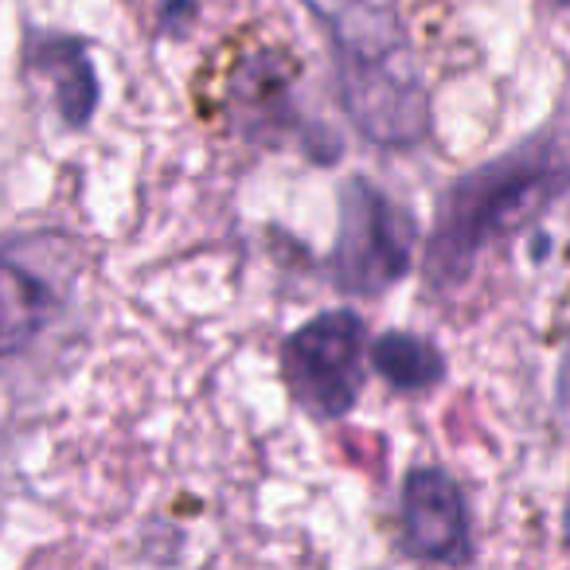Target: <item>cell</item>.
Segmentation results:
<instances>
[{
    "mask_svg": "<svg viewBox=\"0 0 570 570\" xmlns=\"http://www.w3.org/2000/svg\"><path fill=\"white\" fill-rule=\"evenodd\" d=\"M24 63L32 75H43L56 95V110L67 129H87L98 110V75L90 63V51L79 36H59V32H36L28 36Z\"/></svg>",
    "mask_w": 570,
    "mask_h": 570,
    "instance_id": "obj_6",
    "label": "cell"
},
{
    "mask_svg": "<svg viewBox=\"0 0 570 570\" xmlns=\"http://www.w3.org/2000/svg\"><path fill=\"white\" fill-rule=\"evenodd\" d=\"M403 547L411 559L434 567L473 562L469 512L458 481L445 469L422 465L403 481Z\"/></svg>",
    "mask_w": 570,
    "mask_h": 570,
    "instance_id": "obj_5",
    "label": "cell"
},
{
    "mask_svg": "<svg viewBox=\"0 0 570 570\" xmlns=\"http://www.w3.org/2000/svg\"><path fill=\"white\" fill-rule=\"evenodd\" d=\"M559 4H570V0H559Z\"/></svg>",
    "mask_w": 570,
    "mask_h": 570,
    "instance_id": "obj_11",
    "label": "cell"
},
{
    "mask_svg": "<svg viewBox=\"0 0 570 570\" xmlns=\"http://www.w3.org/2000/svg\"><path fill=\"white\" fill-rule=\"evenodd\" d=\"M59 294L17 254L0 250V356H17L48 328Z\"/></svg>",
    "mask_w": 570,
    "mask_h": 570,
    "instance_id": "obj_7",
    "label": "cell"
},
{
    "mask_svg": "<svg viewBox=\"0 0 570 570\" xmlns=\"http://www.w3.org/2000/svg\"><path fill=\"white\" fill-rule=\"evenodd\" d=\"M570 188V153L559 137L531 134L442 191L422 274L438 294L469 282L476 258L535 223Z\"/></svg>",
    "mask_w": 570,
    "mask_h": 570,
    "instance_id": "obj_1",
    "label": "cell"
},
{
    "mask_svg": "<svg viewBox=\"0 0 570 570\" xmlns=\"http://www.w3.org/2000/svg\"><path fill=\"white\" fill-rule=\"evenodd\" d=\"M414 219L383 188L352 176L341 191V230L328 254V274L341 289L360 297L383 294L411 274Z\"/></svg>",
    "mask_w": 570,
    "mask_h": 570,
    "instance_id": "obj_2",
    "label": "cell"
},
{
    "mask_svg": "<svg viewBox=\"0 0 570 570\" xmlns=\"http://www.w3.org/2000/svg\"><path fill=\"white\" fill-rule=\"evenodd\" d=\"M372 367L399 395H419L445 380V356L419 333H383L367 352Z\"/></svg>",
    "mask_w": 570,
    "mask_h": 570,
    "instance_id": "obj_8",
    "label": "cell"
},
{
    "mask_svg": "<svg viewBox=\"0 0 570 570\" xmlns=\"http://www.w3.org/2000/svg\"><path fill=\"white\" fill-rule=\"evenodd\" d=\"M328 28L336 79H367L419 63L395 0H305Z\"/></svg>",
    "mask_w": 570,
    "mask_h": 570,
    "instance_id": "obj_4",
    "label": "cell"
},
{
    "mask_svg": "<svg viewBox=\"0 0 570 570\" xmlns=\"http://www.w3.org/2000/svg\"><path fill=\"white\" fill-rule=\"evenodd\" d=\"M559 399L562 406H570V344L562 352V367H559ZM562 543L570 547V492H567V512H562Z\"/></svg>",
    "mask_w": 570,
    "mask_h": 570,
    "instance_id": "obj_10",
    "label": "cell"
},
{
    "mask_svg": "<svg viewBox=\"0 0 570 570\" xmlns=\"http://www.w3.org/2000/svg\"><path fill=\"white\" fill-rule=\"evenodd\" d=\"M196 20V0H160V28L165 36H184V28Z\"/></svg>",
    "mask_w": 570,
    "mask_h": 570,
    "instance_id": "obj_9",
    "label": "cell"
},
{
    "mask_svg": "<svg viewBox=\"0 0 570 570\" xmlns=\"http://www.w3.org/2000/svg\"><path fill=\"white\" fill-rule=\"evenodd\" d=\"M367 328L352 309H328L285 336V387L305 414L333 422L352 414L364 395Z\"/></svg>",
    "mask_w": 570,
    "mask_h": 570,
    "instance_id": "obj_3",
    "label": "cell"
}]
</instances>
